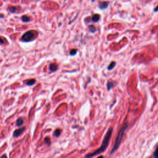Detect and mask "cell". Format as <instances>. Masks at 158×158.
Returning <instances> with one entry per match:
<instances>
[{
	"instance_id": "1",
	"label": "cell",
	"mask_w": 158,
	"mask_h": 158,
	"mask_svg": "<svg viewBox=\"0 0 158 158\" xmlns=\"http://www.w3.org/2000/svg\"><path fill=\"white\" fill-rule=\"evenodd\" d=\"M113 129L112 127H111L110 128H109V130L107 132L106 134L105 137H104V139H103V142H102L101 146L98 148L97 150H96L95 151H94L92 153H90V154H87L85 156L86 158H92V157L96 156H98V154H101L102 153H103L104 151H105L106 149L108 148V145H109V141H110L111 138L112 133Z\"/></svg>"
},
{
	"instance_id": "2",
	"label": "cell",
	"mask_w": 158,
	"mask_h": 158,
	"mask_svg": "<svg viewBox=\"0 0 158 158\" xmlns=\"http://www.w3.org/2000/svg\"><path fill=\"white\" fill-rule=\"evenodd\" d=\"M127 126H128V124L125 123L124 126L122 127V128L120 130L119 132L118 133L117 137L116 140H115L114 145V146H113L112 149L111 151V153H110L111 155V154H112L114 152L116 151L118 149V148H119V147L120 144H121V142H122V138H123L125 132H126V129H127Z\"/></svg>"
},
{
	"instance_id": "3",
	"label": "cell",
	"mask_w": 158,
	"mask_h": 158,
	"mask_svg": "<svg viewBox=\"0 0 158 158\" xmlns=\"http://www.w3.org/2000/svg\"><path fill=\"white\" fill-rule=\"evenodd\" d=\"M35 33H36V32L32 31V30L27 32L22 36V41H23L24 42H30V41L32 40L35 37Z\"/></svg>"
},
{
	"instance_id": "4",
	"label": "cell",
	"mask_w": 158,
	"mask_h": 158,
	"mask_svg": "<svg viewBox=\"0 0 158 158\" xmlns=\"http://www.w3.org/2000/svg\"><path fill=\"white\" fill-rule=\"evenodd\" d=\"M25 130V127H22V128H20L16 130L14 132V133H13V137H14V138L19 137V136L21 135L24 133Z\"/></svg>"
},
{
	"instance_id": "5",
	"label": "cell",
	"mask_w": 158,
	"mask_h": 158,
	"mask_svg": "<svg viewBox=\"0 0 158 158\" xmlns=\"http://www.w3.org/2000/svg\"><path fill=\"white\" fill-rule=\"evenodd\" d=\"M109 3L108 1H102L99 3V7L101 9H106L109 6Z\"/></svg>"
},
{
	"instance_id": "6",
	"label": "cell",
	"mask_w": 158,
	"mask_h": 158,
	"mask_svg": "<svg viewBox=\"0 0 158 158\" xmlns=\"http://www.w3.org/2000/svg\"><path fill=\"white\" fill-rule=\"evenodd\" d=\"M58 65H57L56 64H54V63L51 64L49 66V70H50L51 72H54L56 71V70H58Z\"/></svg>"
},
{
	"instance_id": "7",
	"label": "cell",
	"mask_w": 158,
	"mask_h": 158,
	"mask_svg": "<svg viewBox=\"0 0 158 158\" xmlns=\"http://www.w3.org/2000/svg\"><path fill=\"white\" fill-rule=\"evenodd\" d=\"M35 83H36V80L34 79H30V80H29L26 81V82H25V84H26L27 86H32V85H33Z\"/></svg>"
},
{
	"instance_id": "8",
	"label": "cell",
	"mask_w": 158,
	"mask_h": 158,
	"mask_svg": "<svg viewBox=\"0 0 158 158\" xmlns=\"http://www.w3.org/2000/svg\"><path fill=\"white\" fill-rule=\"evenodd\" d=\"M99 19H100V16L99 14H95L92 18V20L93 22H97L99 21Z\"/></svg>"
},
{
	"instance_id": "9",
	"label": "cell",
	"mask_w": 158,
	"mask_h": 158,
	"mask_svg": "<svg viewBox=\"0 0 158 158\" xmlns=\"http://www.w3.org/2000/svg\"><path fill=\"white\" fill-rule=\"evenodd\" d=\"M23 124H24V120H23L22 118H19L17 120L16 125L17 127H20L21 126H22Z\"/></svg>"
},
{
	"instance_id": "10",
	"label": "cell",
	"mask_w": 158,
	"mask_h": 158,
	"mask_svg": "<svg viewBox=\"0 0 158 158\" xmlns=\"http://www.w3.org/2000/svg\"><path fill=\"white\" fill-rule=\"evenodd\" d=\"M115 64H116V63H115V61L111 62V64L108 65V68H107V69H108V70H112V69H114V67L115 66Z\"/></svg>"
},
{
	"instance_id": "11",
	"label": "cell",
	"mask_w": 158,
	"mask_h": 158,
	"mask_svg": "<svg viewBox=\"0 0 158 158\" xmlns=\"http://www.w3.org/2000/svg\"><path fill=\"white\" fill-rule=\"evenodd\" d=\"M9 11H10L11 12V13H16V12L17 11L19 10V9H20V8H19V7H18V8H17V7H15V6L9 7Z\"/></svg>"
},
{
	"instance_id": "12",
	"label": "cell",
	"mask_w": 158,
	"mask_h": 158,
	"mask_svg": "<svg viewBox=\"0 0 158 158\" xmlns=\"http://www.w3.org/2000/svg\"><path fill=\"white\" fill-rule=\"evenodd\" d=\"M61 130L59 129V128H57V129L54 131V137H59V136L61 135Z\"/></svg>"
},
{
	"instance_id": "13",
	"label": "cell",
	"mask_w": 158,
	"mask_h": 158,
	"mask_svg": "<svg viewBox=\"0 0 158 158\" xmlns=\"http://www.w3.org/2000/svg\"><path fill=\"white\" fill-rule=\"evenodd\" d=\"M21 19L24 22H30V20H31V19H30L29 17L27 16H23L22 17Z\"/></svg>"
},
{
	"instance_id": "14",
	"label": "cell",
	"mask_w": 158,
	"mask_h": 158,
	"mask_svg": "<svg viewBox=\"0 0 158 158\" xmlns=\"http://www.w3.org/2000/svg\"><path fill=\"white\" fill-rule=\"evenodd\" d=\"M114 87V83L111 82H108V83H107V88H108V90H111L112 88Z\"/></svg>"
},
{
	"instance_id": "15",
	"label": "cell",
	"mask_w": 158,
	"mask_h": 158,
	"mask_svg": "<svg viewBox=\"0 0 158 158\" xmlns=\"http://www.w3.org/2000/svg\"><path fill=\"white\" fill-rule=\"evenodd\" d=\"M88 29H89L90 32H92V33H95L96 32V29L95 27L93 25H89V27H88Z\"/></svg>"
},
{
	"instance_id": "16",
	"label": "cell",
	"mask_w": 158,
	"mask_h": 158,
	"mask_svg": "<svg viewBox=\"0 0 158 158\" xmlns=\"http://www.w3.org/2000/svg\"><path fill=\"white\" fill-rule=\"evenodd\" d=\"M77 53V49H72L70 51L69 54H70V56H75V54H76Z\"/></svg>"
},
{
	"instance_id": "17",
	"label": "cell",
	"mask_w": 158,
	"mask_h": 158,
	"mask_svg": "<svg viewBox=\"0 0 158 158\" xmlns=\"http://www.w3.org/2000/svg\"><path fill=\"white\" fill-rule=\"evenodd\" d=\"M45 143L47 144V145L49 146L51 144V140L49 137H46L45 138Z\"/></svg>"
},
{
	"instance_id": "18",
	"label": "cell",
	"mask_w": 158,
	"mask_h": 158,
	"mask_svg": "<svg viewBox=\"0 0 158 158\" xmlns=\"http://www.w3.org/2000/svg\"><path fill=\"white\" fill-rule=\"evenodd\" d=\"M153 157L155 158H158V146L157 147L156 149L155 152H154V156H153Z\"/></svg>"
},
{
	"instance_id": "19",
	"label": "cell",
	"mask_w": 158,
	"mask_h": 158,
	"mask_svg": "<svg viewBox=\"0 0 158 158\" xmlns=\"http://www.w3.org/2000/svg\"><path fill=\"white\" fill-rule=\"evenodd\" d=\"M4 43V40H3L0 37V44H3Z\"/></svg>"
},
{
	"instance_id": "20",
	"label": "cell",
	"mask_w": 158,
	"mask_h": 158,
	"mask_svg": "<svg viewBox=\"0 0 158 158\" xmlns=\"http://www.w3.org/2000/svg\"><path fill=\"white\" fill-rule=\"evenodd\" d=\"M154 12H158V6H157L156 7V8H155V9H154Z\"/></svg>"
},
{
	"instance_id": "21",
	"label": "cell",
	"mask_w": 158,
	"mask_h": 158,
	"mask_svg": "<svg viewBox=\"0 0 158 158\" xmlns=\"http://www.w3.org/2000/svg\"><path fill=\"white\" fill-rule=\"evenodd\" d=\"M3 157H6V155H4V156H1V158H3Z\"/></svg>"
}]
</instances>
